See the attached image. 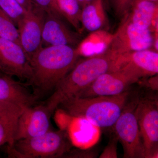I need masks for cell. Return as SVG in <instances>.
I'll list each match as a JSON object with an SVG mask.
<instances>
[{
  "mask_svg": "<svg viewBox=\"0 0 158 158\" xmlns=\"http://www.w3.org/2000/svg\"><path fill=\"white\" fill-rule=\"evenodd\" d=\"M116 56L108 49L103 53L78 61L47 101L45 105L50 112L52 114L62 102L77 96L101 75L112 71Z\"/></svg>",
  "mask_w": 158,
  "mask_h": 158,
  "instance_id": "cell-1",
  "label": "cell"
},
{
  "mask_svg": "<svg viewBox=\"0 0 158 158\" xmlns=\"http://www.w3.org/2000/svg\"><path fill=\"white\" fill-rule=\"evenodd\" d=\"M79 57L76 48L71 46L43 47L30 59L32 72L30 83L41 92L54 90Z\"/></svg>",
  "mask_w": 158,
  "mask_h": 158,
  "instance_id": "cell-2",
  "label": "cell"
},
{
  "mask_svg": "<svg viewBox=\"0 0 158 158\" xmlns=\"http://www.w3.org/2000/svg\"><path fill=\"white\" fill-rule=\"evenodd\" d=\"M132 93L129 90L111 96L74 97L62 102L58 107L73 117L87 120L96 127H112Z\"/></svg>",
  "mask_w": 158,
  "mask_h": 158,
  "instance_id": "cell-3",
  "label": "cell"
},
{
  "mask_svg": "<svg viewBox=\"0 0 158 158\" xmlns=\"http://www.w3.org/2000/svg\"><path fill=\"white\" fill-rule=\"evenodd\" d=\"M71 148L66 131L50 129L40 135L15 141L8 146L7 153L11 158H59L68 153Z\"/></svg>",
  "mask_w": 158,
  "mask_h": 158,
  "instance_id": "cell-4",
  "label": "cell"
},
{
  "mask_svg": "<svg viewBox=\"0 0 158 158\" xmlns=\"http://www.w3.org/2000/svg\"><path fill=\"white\" fill-rule=\"evenodd\" d=\"M141 98L132 93L114 127L116 138L121 142L124 157L145 158L136 110Z\"/></svg>",
  "mask_w": 158,
  "mask_h": 158,
  "instance_id": "cell-5",
  "label": "cell"
},
{
  "mask_svg": "<svg viewBox=\"0 0 158 158\" xmlns=\"http://www.w3.org/2000/svg\"><path fill=\"white\" fill-rule=\"evenodd\" d=\"M136 114L145 158H156L158 154V102L157 99L140 98Z\"/></svg>",
  "mask_w": 158,
  "mask_h": 158,
  "instance_id": "cell-6",
  "label": "cell"
},
{
  "mask_svg": "<svg viewBox=\"0 0 158 158\" xmlns=\"http://www.w3.org/2000/svg\"><path fill=\"white\" fill-rule=\"evenodd\" d=\"M0 72L29 82L32 78L30 60L20 44L1 37Z\"/></svg>",
  "mask_w": 158,
  "mask_h": 158,
  "instance_id": "cell-7",
  "label": "cell"
},
{
  "mask_svg": "<svg viewBox=\"0 0 158 158\" xmlns=\"http://www.w3.org/2000/svg\"><path fill=\"white\" fill-rule=\"evenodd\" d=\"M118 70L130 73L138 80L158 75L157 52L148 49L117 55L112 71Z\"/></svg>",
  "mask_w": 158,
  "mask_h": 158,
  "instance_id": "cell-8",
  "label": "cell"
},
{
  "mask_svg": "<svg viewBox=\"0 0 158 158\" xmlns=\"http://www.w3.org/2000/svg\"><path fill=\"white\" fill-rule=\"evenodd\" d=\"M154 38L149 30H141L124 19L114 34L109 49L118 55L148 49L153 44Z\"/></svg>",
  "mask_w": 158,
  "mask_h": 158,
  "instance_id": "cell-9",
  "label": "cell"
},
{
  "mask_svg": "<svg viewBox=\"0 0 158 158\" xmlns=\"http://www.w3.org/2000/svg\"><path fill=\"white\" fill-rule=\"evenodd\" d=\"M139 80L123 71L108 72L99 76L76 97H93L117 95L129 90Z\"/></svg>",
  "mask_w": 158,
  "mask_h": 158,
  "instance_id": "cell-10",
  "label": "cell"
},
{
  "mask_svg": "<svg viewBox=\"0 0 158 158\" xmlns=\"http://www.w3.org/2000/svg\"><path fill=\"white\" fill-rule=\"evenodd\" d=\"M45 12L35 6L26 12L18 25L19 44L29 60L42 46L43 25Z\"/></svg>",
  "mask_w": 158,
  "mask_h": 158,
  "instance_id": "cell-11",
  "label": "cell"
},
{
  "mask_svg": "<svg viewBox=\"0 0 158 158\" xmlns=\"http://www.w3.org/2000/svg\"><path fill=\"white\" fill-rule=\"evenodd\" d=\"M51 114L45 105L23 109L18 120L15 142L40 135L47 132L50 129Z\"/></svg>",
  "mask_w": 158,
  "mask_h": 158,
  "instance_id": "cell-12",
  "label": "cell"
},
{
  "mask_svg": "<svg viewBox=\"0 0 158 158\" xmlns=\"http://www.w3.org/2000/svg\"><path fill=\"white\" fill-rule=\"evenodd\" d=\"M62 19L45 13L42 28V47L59 45L74 47L78 44L79 35L69 28Z\"/></svg>",
  "mask_w": 158,
  "mask_h": 158,
  "instance_id": "cell-13",
  "label": "cell"
},
{
  "mask_svg": "<svg viewBox=\"0 0 158 158\" xmlns=\"http://www.w3.org/2000/svg\"><path fill=\"white\" fill-rule=\"evenodd\" d=\"M37 96L25 86L12 78L0 73V101L23 109L34 106Z\"/></svg>",
  "mask_w": 158,
  "mask_h": 158,
  "instance_id": "cell-14",
  "label": "cell"
},
{
  "mask_svg": "<svg viewBox=\"0 0 158 158\" xmlns=\"http://www.w3.org/2000/svg\"><path fill=\"white\" fill-rule=\"evenodd\" d=\"M158 3L147 0H133L125 19L141 30H149Z\"/></svg>",
  "mask_w": 158,
  "mask_h": 158,
  "instance_id": "cell-15",
  "label": "cell"
},
{
  "mask_svg": "<svg viewBox=\"0 0 158 158\" xmlns=\"http://www.w3.org/2000/svg\"><path fill=\"white\" fill-rule=\"evenodd\" d=\"M114 34L103 30L91 32L80 42L76 48L79 56L90 57L106 52L113 40Z\"/></svg>",
  "mask_w": 158,
  "mask_h": 158,
  "instance_id": "cell-16",
  "label": "cell"
},
{
  "mask_svg": "<svg viewBox=\"0 0 158 158\" xmlns=\"http://www.w3.org/2000/svg\"><path fill=\"white\" fill-rule=\"evenodd\" d=\"M81 22L86 30L90 32L102 30L107 23L102 0H93L83 7Z\"/></svg>",
  "mask_w": 158,
  "mask_h": 158,
  "instance_id": "cell-17",
  "label": "cell"
},
{
  "mask_svg": "<svg viewBox=\"0 0 158 158\" xmlns=\"http://www.w3.org/2000/svg\"><path fill=\"white\" fill-rule=\"evenodd\" d=\"M22 110L0 116V146L6 144L11 146L14 144L18 120Z\"/></svg>",
  "mask_w": 158,
  "mask_h": 158,
  "instance_id": "cell-18",
  "label": "cell"
},
{
  "mask_svg": "<svg viewBox=\"0 0 158 158\" xmlns=\"http://www.w3.org/2000/svg\"><path fill=\"white\" fill-rule=\"evenodd\" d=\"M63 17L81 33V9L77 0H55Z\"/></svg>",
  "mask_w": 158,
  "mask_h": 158,
  "instance_id": "cell-19",
  "label": "cell"
},
{
  "mask_svg": "<svg viewBox=\"0 0 158 158\" xmlns=\"http://www.w3.org/2000/svg\"><path fill=\"white\" fill-rule=\"evenodd\" d=\"M0 37L19 44L18 29L14 22L0 8Z\"/></svg>",
  "mask_w": 158,
  "mask_h": 158,
  "instance_id": "cell-20",
  "label": "cell"
},
{
  "mask_svg": "<svg viewBox=\"0 0 158 158\" xmlns=\"http://www.w3.org/2000/svg\"><path fill=\"white\" fill-rule=\"evenodd\" d=\"M0 8L11 18L17 27L27 12L16 0H0Z\"/></svg>",
  "mask_w": 158,
  "mask_h": 158,
  "instance_id": "cell-21",
  "label": "cell"
},
{
  "mask_svg": "<svg viewBox=\"0 0 158 158\" xmlns=\"http://www.w3.org/2000/svg\"><path fill=\"white\" fill-rule=\"evenodd\" d=\"M35 6L47 14H52L64 19L55 0H32Z\"/></svg>",
  "mask_w": 158,
  "mask_h": 158,
  "instance_id": "cell-22",
  "label": "cell"
},
{
  "mask_svg": "<svg viewBox=\"0 0 158 158\" xmlns=\"http://www.w3.org/2000/svg\"><path fill=\"white\" fill-rule=\"evenodd\" d=\"M133 0H113L115 13L119 17H124L128 12Z\"/></svg>",
  "mask_w": 158,
  "mask_h": 158,
  "instance_id": "cell-23",
  "label": "cell"
},
{
  "mask_svg": "<svg viewBox=\"0 0 158 158\" xmlns=\"http://www.w3.org/2000/svg\"><path fill=\"white\" fill-rule=\"evenodd\" d=\"M117 141L118 139L116 137L111 140L100 156V158H117Z\"/></svg>",
  "mask_w": 158,
  "mask_h": 158,
  "instance_id": "cell-24",
  "label": "cell"
},
{
  "mask_svg": "<svg viewBox=\"0 0 158 158\" xmlns=\"http://www.w3.org/2000/svg\"><path fill=\"white\" fill-rule=\"evenodd\" d=\"M22 108L9 103L0 101V116L11 112L21 111Z\"/></svg>",
  "mask_w": 158,
  "mask_h": 158,
  "instance_id": "cell-25",
  "label": "cell"
},
{
  "mask_svg": "<svg viewBox=\"0 0 158 158\" xmlns=\"http://www.w3.org/2000/svg\"><path fill=\"white\" fill-rule=\"evenodd\" d=\"M26 11L32 10L35 7L32 0H16Z\"/></svg>",
  "mask_w": 158,
  "mask_h": 158,
  "instance_id": "cell-26",
  "label": "cell"
},
{
  "mask_svg": "<svg viewBox=\"0 0 158 158\" xmlns=\"http://www.w3.org/2000/svg\"><path fill=\"white\" fill-rule=\"evenodd\" d=\"M150 79L148 81V86L152 88L153 90H158V75L150 77Z\"/></svg>",
  "mask_w": 158,
  "mask_h": 158,
  "instance_id": "cell-27",
  "label": "cell"
},
{
  "mask_svg": "<svg viewBox=\"0 0 158 158\" xmlns=\"http://www.w3.org/2000/svg\"><path fill=\"white\" fill-rule=\"evenodd\" d=\"M93 0H77L80 6L83 7L87 5L88 3L93 1Z\"/></svg>",
  "mask_w": 158,
  "mask_h": 158,
  "instance_id": "cell-28",
  "label": "cell"
},
{
  "mask_svg": "<svg viewBox=\"0 0 158 158\" xmlns=\"http://www.w3.org/2000/svg\"><path fill=\"white\" fill-rule=\"evenodd\" d=\"M147 1H151V2H154L158 3V0H147Z\"/></svg>",
  "mask_w": 158,
  "mask_h": 158,
  "instance_id": "cell-29",
  "label": "cell"
}]
</instances>
